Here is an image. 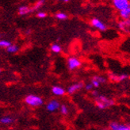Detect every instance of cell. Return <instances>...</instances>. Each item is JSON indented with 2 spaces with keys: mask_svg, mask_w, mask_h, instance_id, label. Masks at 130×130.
<instances>
[{
  "mask_svg": "<svg viewBox=\"0 0 130 130\" xmlns=\"http://www.w3.org/2000/svg\"><path fill=\"white\" fill-rule=\"evenodd\" d=\"M11 45L10 42L7 41H0V47L3 48H7L8 47H10Z\"/></svg>",
  "mask_w": 130,
  "mask_h": 130,
  "instance_id": "cell-18",
  "label": "cell"
},
{
  "mask_svg": "<svg viewBox=\"0 0 130 130\" xmlns=\"http://www.w3.org/2000/svg\"><path fill=\"white\" fill-rule=\"evenodd\" d=\"M110 130H130V125L120 124L118 122H111L109 124Z\"/></svg>",
  "mask_w": 130,
  "mask_h": 130,
  "instance_id": "cell-6",
  "label": "cell"
},
{
  "mask_svg": "<svg viewBox=\"0 0 130 130\" xmlns=\"http://www.w3.org/2000/svg\"><path fill=\"white\" fill-rule=\"evenodd\" d=\"M102 130H107V129H102Z\"/></svg>",
  "mask_w": 130,
  "mask_h": 130,
  "instance_id": "cell-27",
  "label": "cell"
},
{
  "mask_svg": "<svg viewBox=\"0 0 130 130\" xmlns=\"http://www.w3.org/2000/svg\"><path fill=\"white\" fill-rule=\"evenodd\" d=\"M85 88H86L87 90H92L94 87H93V85H92L91 83H88V84H87V85L85 86Z\"/></svg>",
  "mask_w": 130,
  "mask_h": 130,
  "instance_id": "cell-24",
  "label": "cell"
},
{
  "mask_svg": "<svg viewBox=\"0 0 130 130\" xmlns=\"http://www.w3.org/2000/svg\"><path fill=\"white\" fill-rule=\"evenodd\" d=\"M83 87V83H75V84H72L71 86H70L68 88V92L69 94H74L75 92H76L77 90H80L82 87Z\"/></svg>",
  "mask_w": 130,
  "mask_h": 130,
  "instance_id": "cell-8",
  "label": "cell"
},
{
  "mask_svg": "<svg viewBox=\"0 0 130 130\" xmlns=\"http://www.w3.org/2000/svg\"><path fill=\"white\" fill-rule=\"evenodd\" d=\"M6 50H7L8 53H16V52L18 51V47L17 46V45H10V47H8L7 48H6Z\"/></svg>",
  "mask_w": 130,
  "mask_h": 130,
  "instance_id": "cell-16",
  "label": "cell"
},
{
  "mask_svg": "<svg viewBox=\"0 0 130 130\" xmlns=\"http://www.w3.org/2000/svg\"><path fill=\"white\" fill-rule=\"evenodd\" d=\"M53 93L56 96H62L65 94V90L60 87H53L52 89Z\"/></svg>",
  "mask_w": 130,
  "mask_h": 130,
  "instance_id": "cell-11",
  "label": "cell"
},
{
  "mask_svg": "<svg viewBox=\"0 0 130 130\" xmlns=\"http://www.w3.org/2000/svg\"><path fill=\"white\" fill-rule=\"evenodd\" d=\"M31 9L29 8L28 6H20L18 9V13H19V14L20 15H25V14H29V13L31 12Z\"/></svg>",
  "mask_w": 130,
  "mask_h": 130,
  "instance_id": "cell-12",
  "label": "cell"
},
{
  "mask_svg": "<svg viewBox=\"0 0 130 130\" xmlns=\"http://www.w3.org/2000/svg\"><path fill=\"white\" fill-rule=\"evenodd\" d=\"M93 85V87H99V86H100V83L98 82V81H96L95 79H92V80H91V83H90Z\"/></svg>",
  "mask_w": 130,
  "mask_h": 130,
  "instance_id": "cell-21",
  "label": "cell"
},
{
  "mask_svg": "<svg viewBox=\"0 0 130 130\" xmlns=\"http://www.w3.org/2000/svg\"><path fill=\"white\" fill-rule=\"evenodd\" d=\"M118 28L123 32H128L130 30V19L128 20H121L118 24Z\"/></svg>",
  "mask_w": 130,
  "mask_h": 130,
  "instance_id": "cell-7",
  "label": "cell"
},
{
  "mask_svg": "<svg viewBox=\"0 0 130 130\" xmlns=\"http://www.w3.org/2000/svg\"><path fill=\"white\" fill-rule=\"evenodd\" d=\"M93 79H95L96 81H98L100 84L105 83L106 82V78L103 77V76H101V75H95V76L93 77Z\"/></svg>",
  "mask_w": 130,
  "mask_h": 130,
  "instance_id": "cell-13",
  "label": "cell"
},
{
  "mask_svg": "<svg viewBox=\"0 0 130 130\" xmlns=\"http://www.w3.org/2000/svg\"><path fill=\"white\" fill-rule=\"evenodd\" d=\"M90 24H91L92 26L100 31H106L107 29L106 25L98 18H92L91 21H90Z\"/></svg>",
  "mask_w": 130,
  "mask_h": 130,
  "instance_id": "cell-5",
  "label": "cell"
},
{
  "mask_svg": "<svg viewBox=\"0 0 130 130\" xmlns=\"http://www.w3.org/2000/svg\"><path fill=\"white\" fill-rule=\"evenodd\" d=\"M60 107V103L56 100H52L47 105V109L50 112H53Z\"/></svg>",
  "mask_w": 130,
  "mask_h": 130,
  "instance_id": "cell-9",
  "label": "cell"
},
{
  "mask_svg": "<svg viewBox=\"0 0 130 130\" xmlns=\"http://www.w3.org/2000/svg\"><path fill=\"white\" fill-rule=\"evenodd\" d=\"M113 7L117 10L121 11L122 10H125L128 7V0H113L112 2Z\"/></svg>",
  "mask_w": 130,
  "mask_h": 130,
  "instance_id": "cell-3",
  "label": "cell"
},
{
  "mask_svg": "<svg viewBox=\"0 0 130 130\" xmlns=\"http://www.w3.org/2000/svg\"><path fill=\"white\" fill-rule=\"evenodd\" d=\"M128 8L130 9V1H129V3H128Z\"/></svg>",
  "mask_w": 130,
  "mask_h": 130,
  "instance_id": "cell-26",
  "label": "cell"
},
{
  "mask_svg": "<svg viewBox=\"0 0 130 130\" xmlns=\"http://www.w3.org/2000/svg\"><path fill=\"white\" fill-rule=\"evenodd\" d=\"M0 73H1V71H0Z\"/></svg>",
  "mask_w": 130,
  "mask_h": 130,
  "instance_id": "cell-28",
  "label": "cell"
},
{
  "mask_svg": "<svg viewBox=\"0 0 130 130\" xmlns=\"http://www.w3.org/2000/svg\"><path fill=\"white\" fill-rule=\"evenodd\" d=\"M95 104L98 108L104 109L106 108L110 107L114 105V101L113 99H109L106 96L99 95L95 98Z\"/></svg>",
  "mask_w": 130,
  "mask_h": 130,
  "instance_id": "cell-1",
  "label": "cell"
},
{
  "mask_svg": "<svg viewBox=\"0 0 130 130\" xmlns=\"http://www.w3.org/2000/svg\"><path fill=\"white\" fill-rule=\"evenodd\" d=\"M43 1H40V2H37L35 5H34V10H37V9H39L42 6L43 4Z\"/></svg>",
  "mask_w": 130,
  "mask_h": 130,
  "instance_id": "cell-22",
  "label": "cell"
},
{
  "mask_svg": "<svg viewBox=\"0 0 130 130\" xmlns=\"http://www.w3.org/2000/svg\"><path fill=\"white\" fill-rule=\"evenodd\" d=\"M56 17L59 20H65V19H67L68 15L66 14H64V13H57L56 14Z\"/></svg>",
  "mask_w": 130,
  "mask_h": 130,
  "instance_id": "cell-17",
  "label": "cell"
},
{
  "mask_svg": "<svg viewBox=\"0 0 130 130\" xmlns=\"http://www.w3.org/2000/svg\"><path fill=\"white\" fill-rule=\"evenodd\" d=\"M51 49H52V51L53 52V53H59L61 52V47L57 44H54L52 45Z\"/></svg>",
  "mask_w": 130,
  "mask_h": 130,
  "instance_id": "cell-14",
  "label": "cell"
},
{
  "mask_svg": "<svg viewBox=\"0 0 130 130\" xmlns=\"http://www.w3.org/2000/svg\"><path fill=\"white\" fill-rule=\"evenodd\" d=\"M25 102L28 105L32 106H39L43 104V100L41 98L36 95H29L25 98Z\"/></svg>",
  "mask_w": 130,
  "mask_h": 130,
  "instance_id": "cell-2",
  "label": "cell"
},
{
  "mask_svg": "<svg viewBox=\"0 0 130 130\" xmlns=\"http://www.w3.org/2000/svg\"><path fill=\"white\" fill-rule=\"evenodd\" d=\"M81 61L76 57H70L68 60V65L70 70H75L81 66Z\"/></svg>",
  "mask_w": 130,
  "mask_h": 130,
  "instance_id": "cell-4",
  "label": "cell"
},
{
  "mask_svg": "<svg viewBox=\"0 0 130 130\" xmlns=\"http://www.w3.org/2000/svg\"><path fill=\"white\" fill-rule=\"evenodd\" d=\"M91 93H92V95H93V96H94L95 98H96L97 96H99V94H98L97 90H93V91H92Z\"/></svg>",
  "mask_w": 130,
  "mask_h": 130,
  "instance_id": "cell-25",
  "label": "cell"
},
{
  "mask_svg": "<svg viewBox=\"0 0 130 130\" xmlns=\"http://www.w3.org/2000/svg\"><path fill=\"white\" fill-rule=\"evenodd\" d=\"M60 111H61L62 114L67 115L68 113V109L67 106H65V105L61 106V107H60Z\"/></svg>",
  "mask_w": 130,
  "mask_h": 130,
  "instance_id": "cell-19",
  "label": "cell"
},
{
  "mask_svg": "<svg viewBox=\"0 0 130 130\" xmlns=\"http://www.w3.org/2000/svg\"><path fill=\"white\" fill-rule=\"evenodd\" d=\"M37 15L38 18H45L47 16L46 13H44V12H39Z\"/></svg>",
  "mask_w": 130,
  "mask_h": 130,
  "instance_id": "cell-23",
  "label": "cell"
},
{
  "mask_svg": "<svg viewBox=\"0 0 130 130\" xmlns=\"http://www.w3.org/2000/svg\"><path fill=\"white\" fill-rule=\"evenodd\" d=\"M0 122H1L2 124L7 125V124H10V123L13 122V119L10 118V117H4V118H1V120H0Z\"/></svg>",
  "mask_w": 130,
  "mask_h": 130,
  "instance_id": "cell-15",
  "label": "cell"
},
{
  "mask_svg": "<svg viewBox=\"0 0 130 130\" xmlns=\"http://www.w3.org/2000/svg\"><path fill=\"white\" fill-rule=\"evenodd\" d=\"M128 75L126 74H122V75H118V82H121V81H123L126 79H128Z\"/></svg>",
  "mask_w": 130,
  "mask_h": 130,
  "instance_id": "cell-20",
  "label": "cell"
},
{
  "mask_svg": "<svg viewBox=\"0 0 130 130\" xmlns=\"http://www.w3.org/2000/svg\"><path fill=\"white\" fill-rule=\"evenodd\" d=\"M119 17L121 20H128L130 19V9L128 7L125 10L119 11Z\"/></svg>",
  "mask_w": 130,
  "mask_h": 130,
  "instance_id": "cell-10",
  "label": "cell"
}]
</instances>
